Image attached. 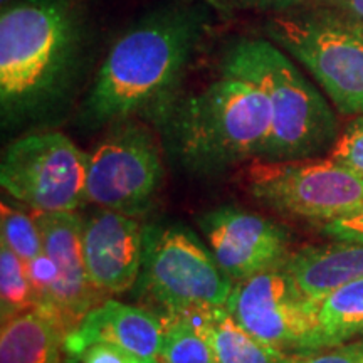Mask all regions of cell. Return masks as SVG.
Wrapping results in <instances>:
<instances>
[{
    "mask_svg": "<svg viewBox=\"0 0 363 363\" xmlns=\"http://www.w3.org/2000/svg\"><path fill=\"white\" fill-rule=\"evenodd\" d=\"M208 29L195 6L158 7L111 44L83 104L89 125L118 123L143 111H167L177 84Z\"/></svg>",
    "mask_w": 363,
    "mask_h": 363,
    "instance_id": "6da1fadb",
    "label": "cell"
},
{
    "mask_svg": "<svg viewBox=\"0 0 363 363\" xmlns=\"http://www.w3.org/2000/svg\"><path fill=\"white\" fill-rule=\"evenodd\" d=\"M84 0H16L0 13V104L22 118L48 106L78 69L89 38Z\"/></svg>",
    "mask_w": 363,
    "mask_h": 363,
    "instance_id": "7a4b0ae2",
    "label": "cell"
},
{
    "mask_svg": "<svg viewBox=\"0 0 363 363\" xmlns=\"http://www.w3.org/2000/svg\"><path fill=\"white\" fill-rule=\"evenodd\" d=\"M222 72L251 81L266 93L271 135L261 160H306L331 152L340 136L337 115L288 52L272 40H238L222 62Z\"/></svg>",
    "mask_w": 363,
    "mask_h": 363,
    "instance_id": "3957f363",
    "label": "cell"
},
{
    "mask_svg": "<svg viewBox=\"0 0 363 363\" xmlns=\"http://www.w3.org/2000/svg\"><path fill=\"white\" fill-rule=\"evenodd\" d=\"M169 110L177 147L197 169H225L264 155L271 106L264 91L251 81L222 72Z\"/></svg>",
    "mask_w": 363,
    "mask_h": 363,
    "instance_id": "277c9868",
    "label": "cell"
},
{
    "mask_svg": "<svg viewBox=\"0 0 363 363\" xmlns=\"http://www.w3.org/2000/svg\"><path fill=\"white\" fill-rule=\"evenodd\" d=\"M264 33L310 71L340 113L363 115V34L350 16L303 6L274 13Z\"/></svg>",
    "mask_w": 363,
    "mask_h": 363,
    "instance_id": "5b68a950",
    "label": "cell"
},
{
    "mask_svg": "<svg viewBox=\"0 0 363 363\" xmlns=\"http://www.w3.org/2000/svg\"><path fill=\"white\" fill-rule=\"evenodd\" d=\"M140 283L165 315L225 306L234 281L184 225L147 227Z\"/></svg>",
    "mask_w": 363,
    "mask_h": 363,
    "instance_id": "8992f818",
    "label": "cell"
},
{
    "mask_svg": "<svg viewBox=\"0 0 363 363\" xmlns=\"http://www.w3.org/2000/svg\"><path fill=\"white\" fill-rule=\"evenodd\" d=\"M247 182L256 201L281 214L331 222L363 208V175L330 157L261 160Z\"/></svg>",
    "mask_w": 363,
    "mask_h": 363,
    "instance_id": "52a82bcc",
    "label": "cell"
},
{
    "mask_svg": "<svg viewBox=\"0 0 363 363\" xmlns=\"http://www.w3.org/2000/svg\"><path fill=\"white\" fill-rule=\"evenodd\" d=\"M225 308L252 337L286 355L325 348L320 301L299 289L286 261L234 283Z\"/></svg>",
    "mask_w": 363,
    "mask_h": 363,
    "instance_id": "ba28073f",
    "label": "cell"
},
{
    "mask_svg": "<svg viewBox=\"0 0 363 363\" xmlns=\"http://www.w3.org/2000/svg\"><path fill=\"white\" fill-rule=\"evenodd\" d=\"M88 153L61 131L22 136L0 163L4 192L35 212H74L86 202Z\"/></svg>",
    "mask_w": 363,
    "mask_h": 363,
    "instance_id": "9c48e42d",
    "label": "cell"
},
{
    "mask_svg": "<svg viewBox=\"0 0 363 363\" xmlns=\"http://www.w3.org/2000/svg\"><path fill=\"white\" fill-rule=\"evenodd\" d=\"M88 153L86 202L138 216L152 202L163 167L155 136L147 126L125 120Z\"/></svg>",
    "mask_w": 363,
    "mask_h": 363,
    "instance_id": "30bf717a",
    "label": "cell"
},
{
    "mask_svg": "<svg viewBox=\"0 0 363 363\" xmlns=\"http://www.w3.org/2000/svg\"><path fill=\"white\" fill-rule=\"evenodd\" d=\"M44 252L56 264V283L48 306L49 316L65 337L86 313L101 303V294L91 284L83 256V220L74 212H35Z\"/></svg>",
    "mask_w": 363,
    "mask_h": 363,
    "instance_id": "8fae6325",
    "label": "cell"
},
{
    "mask_svg": "<svg viewBox=\"0 0 363 363\" xmlns=\"http://www.w3.org/2000/svg\"><path fill=\"white\" fill-rule=\"evenodd\" d=\"M208 249L234 283L289 257L288 230L252 212L222 207L199 219Z\"/></svg>",
    "mask_w": 363,
    "mask_h": 363,
    "instance_id": "7c38bea8",
    "label": "cell"
},
{
    "mask_svg": "<svg viewBox=\"0 0 363 363\" xmlns=\"http://www.w3.org/2000/svg\"><path fill=\"white\" fill-rule=\"evenodd\" d=\"M83 256L91 284L99 293H125L142 272V225L133 216L99 208L83 220Z\"/></svg>",
    "mask_w": 363,
    "mask_h": 363,
    "instance_id": "4fadbf2b",
    "label": "cell"
},
{
    "mask_svg": "<svg viewBox=\"0 0 363 363\" xmlns=\"http://www.w3.org/2000/svg\"><path fill=\"white\" fill-rule=\"evenodd\" d=\"M162 335V318L140 306L106 299L86 313L66 335L62 350L76 360L91 345L111 343L142 358L145 363H157Z\"/></svg>",
    "mask_w": 363,
    "mask_h": 363,
    "instance_id": "5bb4252c",
    "label": "cell"
},
{
    "mask_svg": "<svg viewBox=\"0 0 363 363\" xmlns=\"http://www.w3.org/2000/svg\"><path fill=\"white\" fill-rule=\"evenodd\" d=\"M286 267L308 298L323 299L335 289L363 279V242L338 240L289 254Z\"/></svg>",
    "mask_w": 363,
    "mask_h": 363,
    "instance_id": "9a60e30c",
    "label": "cell"
},
{
    "mask_svg": "<svg viewBox=\"0 0 363 363\" xmlns=\"http://www.w3.org/2000/svg\"><path fill=\"white\" fill-rule=\"evenodd\" d=\"M211 345L216 363H284V355L244 330L225 306L184 313Z\"/></svg>",
    "mask_w": 363,
    "mask_h": 363,
    "instance_id": "2e32d148",
    "label": "cell"
},
{
    "mask_svg": "<svg viewBox=\"0 0 363 363\" xmlns=\"http://www.w3.org/2000/svg\"><path fill=\"white\" fill-rule=\"evenodd\" d=\"M65 333L38 308L4 321L0 363H59Z\"/></svg>",
    "mask_w": 363,
    "mask_h": 363,
    "instance_id": "e0dca14e",
    "label": "cell"
},
{
    "mask_svg": "<svg viewBox=\"0 0 363 363\" xmlns=\"http://www.w3.org/2000/svg\"><path fill=\"white\" fill-rule=\"evenodd\" d=\"M320 326L323 347H338L363 333V279L335 289L320 299Z\"/></svg>",
    "mask_w": 363,
    "mask_h": 363,
    "instance_id": "ac0fdd59",
    "label": "cell"
},
{
    "mask_svg": "<svg viewBox=\"0 0 363 363\" xmlns=\"http://www.w3.org/2000/svg\"><path fill=\"white\" fill-rule=\"evenodd\" d=\"M157 363H216L211 345L189 315H165Z\"/></svg>",
    "mask_w": 363,
    "mask_h": 363,
    "instance_id": "d6986e66",
    "label": "cell"
},
{
    "mask_svg": "<svg viewBox=\"0 0 363 363\" xmlns=\"http://www.w3.org/2000/svg\"><path fill=\"white\" fill-rule=\"evenodd\" d=\"M35 308L26 262L6 244H0V318L4 321Z\"/></svg>",
    "mask_w": 363,
    "mask_h": 363,
    "instance_id": "ffe728a7",
    "label": "cell"
},
{
    "mask_svg": "<svg viewBox=\"0 0 363 363\" xmlns=\"http://www.w3.org/2000/svg\"><path fill=\"white\" fill-rule=\"evenodd\" d=\"M2 219H0V230H2V242L12 249L24 262H30L44 252L43 234L39 224L26 212L7 206L2 202Z\"/></svg>",
    "mask_w": 363,
    "mask_h": 363,
    "instance_id": "44dd1931",
    "label": "cell"
},
{
    "mask_svg": "<svg viewBox=\"0 0 363 363\" xmlns=\"http://www.w3.org/2000/svg\"><path fill=\"white\" fill-rule=\"evenodd\" d=\"M330 158L363 175V115H358L343 133H340Z\"/></svg>",
    "mask_w": 363,
    "mask_h": 363,
    "instance_id": "7402d4cb",
    "label": "cell"
},
{
    "mask_svg": "<svg viewBox=\"0 0 363 363\" xmlns=\"http://www.w3.org/2000/svg\"><path fill=\"white\" fill-rule=\"evenodd\" d=\"M27 276H29L30 286H33L35 308L43 310L48 306L51 293L56 283V264H54L51 257L43 252L39 257H35L30 262H26Z\"/></svg>",
    "mask_w": 363,
    "mask_h": 363,
    "instance_id": "603a6c76",
    "label": "cell"
},
{
    "mask_svg": "<svg viewBox=\"0 0 363 363\" xmlns=\"http://www.w3.org/2000/svg\"><path fill=\"white\" fill-rule=\"evenodd\" d=\"M207 2L225 12L257 11L279 13L306 6L310 0H207Z\"/></svg>",
    "mask_w": 363,
    "mask_h": 363,
    "instance_id": "cb8c5ba5",
    "label": "cell"
},
{
    "mask_svg": "<svg viewBox=\"0 0 363 363\" xmlns=\"http://www.w3.org/2000/svg\"><path fill=\"white\" fill-rule=\"evenodd\" d=\"M284 363H363V358L350 345L343 343L338 347L321 348L315 352L284 355Z\"/></svg>",
    "mask_w": 363,
    "mask_h": 363,
    "instance_id": "d4e9b609",
    "label": "cell"
},
{
    "mask_svg": "<svg viewBox=\"0 0 363 363\" xmlns=\"http://www.w3.org/2000/svg\"><path fill=\"white\" fill-rule=\"evenodd\" d=\"M79 363H145L133 353L111 343H94L76 358Z\"/></svg>",
    "mask_w": 363,
    "mask_h": 363,
    "instance_id": "484cf974",
    "label": "cell"
},
{
    "mask_svg": "<svg viewBox=\"0 0 363 363\" xmlns=\"http://www.w3.org/2000/svg\"><path fill=\"white\" fill-rule=\"evenodd\" d=\"M323 233L337 240H355L363 242V208L342 219L326 222Z\"/></svg>",
    "mask_w": 363,
    "mask_h": 363,
    "instance_id": "4316f807",
    "label": "cell"
},
{
    "mask_svg": "<svg viewBox=\"0 0 363 363\" xmlns=\"http://www.w3.org/2000/svg\"><path fill=\"white\" fill-rule=\"evenodd\" d=\"M316 2L357 17V19H363V0H316Z\"/></svg>",
    "mask_w": 363,
    "mask_h": 363,
    "instance_id": "83f0119b",
    "label": "cell"
},
{
    "mask_svg": "<svg viewBox=\"0 0 363 363\" xmlns=\"http://www.w3.org/2000/svg\"><path fill=\"white\" fill-rule=\"evenodd\" d=\"M348 345H350L353 350H355L358 355L363 358V342H355V343H348Z\"/></svg>",
    "mask_w": 363,
    "mask_h": 363,
    "instance_id": "f1b7e54d",
    "label": "cell"
},
{
    "mask_svg": "<svg viewBox=\"0 0 363 363\" xmlns=\"http://www.w3.org/2000/svg\"><path fill=\"white\" fill-rule=\"evenodd\" d=\"M348 16V13H347ZM352 17V16H350ZM352 21H353V24H355V27L358 30H360V33L363 34V19H357V17H352Z\"/></svg>",
    "mask_w": 363,
    "mask_h": 363,
    "instance_id": "f546056e",
    "label": "cell"
},
{
    "mask_svg": "<svg viewBox=\"0 0 363 363\" xmlns=\"http://www.w3.org/2000/svg\"><path fill=\"white\" fill-rule=\"evenodd\" d=\"M12 2H16V0H0V6H2V9H4V7L11 6Z\"/></svg>",
    "mask_w": 363,
    "mask_h": 363,
    "instance_id": "4dcf8cb0",
    "label": "cell"
}]
</instances>
